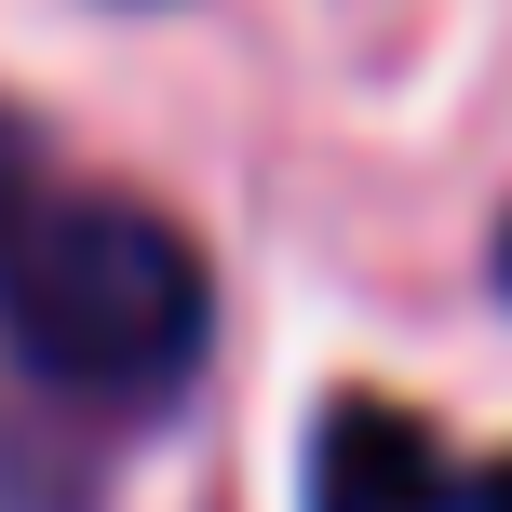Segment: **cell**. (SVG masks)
Wrapping results in <instances>:
<instances>
[{
    "label": "cell",
    "mask_w": 512,
    "mask_h": 512,
    "mask_svg": "<svg viewBox=\"0 0 512 512\" xmlns=\"http://www.w3.org/2000/svg\"><path fill=\"white\" fill-rule=\"evenodd\" d=\"M203 256L122 189H68L0 149V337L81 405H162L203 364Z\"/></svg>",
    "instance_id": "1"
},
{
    "label": "cell",
    "mask_w": 512,
    "mask_h": 512,
    "mask_svg": "<svg viewBox=\"0 0 512 512\" xmlns=\"http://www.w3.org/2000/svg\"><path fill=\"white\" fill-rule=\"evenodd\" d=\"M472 486L445 472L432 418L405 405H337L324 445H310V512H459Z\"/></svg>",
    "instance_id": "2"
},
{
    "label": "cell",
    "mask_w": 512,
    "mask_h": 512,
    "mask_svg": "<svg viewBox=\"0 0 512 512\" xmlns=\"http://www.w3.org/2000/svg\"><path fill=\"white\" fill-rule=\"evenodd\" d=\"M459 512H512V459H499V472H472V499H459Z\"/></svg>",
    "instance_id": "3"
},
{
    "label": "cell",
    "mask_w": 512,
    "mask_h": 512,
    "mask_svg": "<svg viewBox=\"0 0 512 512\" xmlns=\"http://www.w3.org/2000/svg\"><path fill=\"white\" fill-rule=\"evenodd\" d=\"M499 283H512V243H499Z\"/></svg>",
    "instance_id": "4"
}]
</instances>
